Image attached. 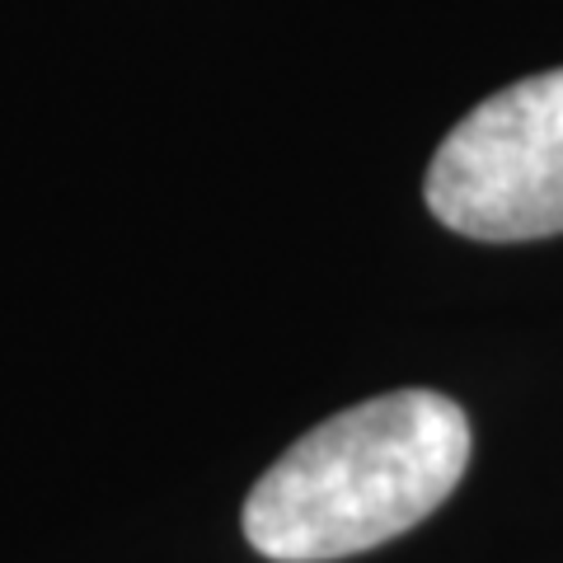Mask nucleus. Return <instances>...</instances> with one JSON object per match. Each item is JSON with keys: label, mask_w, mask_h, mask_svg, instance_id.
Instances as JSON below:
<instances>
[{"label": "nucleus", "mask_w": 563, "mask_h": 563, "mask_svg": "<svg viewBox=\"0 0 563 563\" xmlns=\"http://www.w3.org/2000/svg\"><path fill=\"white\" fill-rule=\"evenodd\" d=\"M470 465V418L437 390H395L324 418L250 488L244 540L273 563H329L404 536Z\"/></svg>", "instance_id": "nucleus-1"}, {"label": "nucleus", "mask_w": 563, "mask_h": 563, "mask_svg": "<svg viewBox=\"0 0 563 563\" xmlns=\"http://www.w3.org/2000/svg\"><path fill=\"white\" fill-rule=\"evenodd\" d=\"M428 207L455 235L512 244L563 231V66L470 109L432 155Z\"/></svg>", "instance_id": "nucleus-2"}]
</instances>
